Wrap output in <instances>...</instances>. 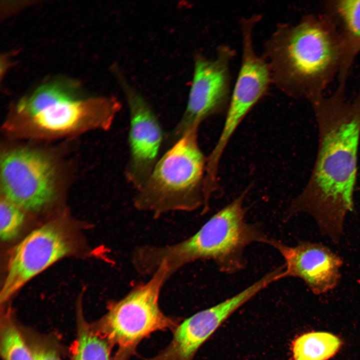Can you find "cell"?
Returning a JSON list of instances; mask_svg holds the SVG:
<instances>
[{
  "instance_id": "e0dca14e",
  "label": "cell",
  "mask_w": 360,
  "mask_h": 360,
  "mask_svg": "<svg viewBox=\"0 0 360 360\" xmlns=\"http://www.w3.org/2000/svg\"><path fill=\"white\" fill-rule=\"evenodd\" d=\"M0 336L4 360H34L22 332L8 314L1 316Z\"/></svg>"
},
{
  "instance_id": "3957f363",
  "label": "cell",
  "mask_w": 360,
  "mask_h": 360,
  "mask_svg": "<svg viewBox=\"0 0 360 360\" xmlns=\"http://www.w3.org/2000/svg\"><path fill=\"white\" fill-rule=\"evenodd\" d=\"M248 190L249 188L221 208L188 238L172 245L144 246L140 253L144 270L152 273L165 266L172 274L198 260H212L226 274L244 269L246 248L254 242L266 243L268 238L260 224L246 220L244 202Z\"/></svg>"
},
{
  "instance_id": "277c9868",
  "label": "cell",
  "mask_w": 360,
  "mask_h": 360,
  "mask_svg": "<svg viewBox=\"0 0 360 360\" xmlns=\"http://www.w3.org/2000/svg\"><path fill=\"white\" fill-rule=\"evenodd\" d=\"M76 83L58 80L42 84L12 108L8 128L24 136H64L110 128L122 104L114 96L82 98Z\"/></svg>"
},
{
  "instance_id": "6da1fadb",
  "label": "cell",
  "mask_w": 360,
  "mask_h": 360,
  "mask_svg": "<svg viewBox=\"0 0 360 360\" xmlns=\"http://www.w3.org/2000/svg\"><path fill=\"white\" fill-rule=\"evenodd\" d=\"M346 86L338 83L330 96L310 103L318 128L316 158L308 182L286 216L309 214L322 234L335 244L344 235L346 216L354 208L360 141V90L348 99Z\"/></svg>"
},
{
  "instance_id": "ba28073f",
  "label": "cell",
  "mask_w": 360,
  "mask_h": 360,
  "mask_svg": "<svg viewBox=\"0 0 360 360\" xmlns=\"http://www.w3.org/2000/svg\"><path fill=\"white\" fill-rule=\"evenodd\" d=\"M113 72L125 96L130 114L129 157L126 180L138 190L146 182L160 158L166 134L156 112L116 65Z\"/></svg>"
},
{
  "instance_id": "9a60e30c",
  "label": "cell",
  "mask_w": 360,
  "mask_h": 360,
  "mask_svg": "<svg viewBox=\"0 0 360 360\" xmlns=\"http://www.w3.org/2000/svg\"><path fill=\"white\" fill-rule=\"evenodd\" d=\"M342 343L336 336L326 332H310L292 342L294 360H328L338 351Z\"/></svg>"
},
{
  "instance_id": "ac0fdd59",
  "label": "cell",
  "mask_w": 360,
  "mask_h": 360,
  "mask_svg": "<svg viewBox=\"0 0 360 360\" xmlns=\"http://www.w3.org/2000/svg\"><path fill=\"white\" fill-rule=\"evenodd\" d=\"M24 210L2 197L0 206V236L2 240L8 242L16 238L24 220Z\"/></svg>"
},
{
  "instance_id": "7a4b0ae2",
  "label": "cell",
  "mask_w": 360,
  "mask_h": 360,
  "mask_svg": "<svg viewBox=\"0 0 360 360\" xmlns=\"http://www.w3.org/2000/svg\"><path fill=\"white\" fill-rule=\"evenodd\" d=\"M272 84L288 96L311 102L343 73L346 52L338 32L323 14L280 24L264 44Z\"/></svg>"
},
{
  "instance_id": "9c48e42d",
  "label": "cell",
  "mask_w": 360,
  "mask_h": 360,
  "mask_svg": "<svg viewBox=\"0 0 360 360\" xmlns=\"http://www.w3.org/2000/svg\"><path fill=\"white\" fill-rule=\"evenodd\" d=\"M56 180L51 160L39 152L18 148L2 156L3 197L23 210L37 212L50 204L55 196Z\"/></svg>"
},
{
  "instance_id": "5bb4252c",
  "label": "cell",
  "mask_w": 360,
  "mask_h": 360,
  "mask_svg": "<svg viewBox=\"0 0 360 360\" xmlns=\"http://www.w3.org/2000/svg\"><path fill=\"white\" fill-rule=\"evenodd\" d=\"M322 14L344 42L346 61L340 79L347 80L350 67L360 52V0L325 1Z\"/></svg>"
},
{
  "instance_id": "30bf717a",
  "label": "cell",
  "mask_w": 360,
  "mask_h": 360,
  "mask_svg": "<svg viewBox=\"0 0 360 360\" xmlns=\"http://www.w3.org/2000/svg\"><path fill=\"white\" fill-rule=\"evenodd\" d=\"M72 249L68 232L58 221L48 222L30 232L16 246L9 260L0 294L1 303Z\"/></svg>"
},
{
  "instance_id": "2e32d148",
  "label": "cell",
  "mask_w": 360,
  "mask_h": 360,
  "mask_svg": "<svg viewBox=\"0 0 360 360\" xmlns=\"http://www.w3.org/2000/svg\"><path fill=\"white\" fill-rule=\"evenodd\" d=\"M78 335L72 360H110L112 348L108 341L79 316Z\"/></svg>"
},
{
  "instance_id": "52a82bcc",
  "label": "cell",
  "mask_w": 360,
  "mask_h": 360,
  "mask_svg": "<svg viewBox=\"0 0 360 360\" xmlns=\"http://www.w3.org/2000/svg\"><path fill=\"white\" fill-rule=\"evenodd\" d=\"M234 50L220 46L213 58L196 54L188 101L176 126L166 134L164 146L168 148L190 127L227 110L231 95L230 64Z\"/></svg>"
},
{
  "instance_id": "7c38bea8",
  "label": "cell",
  "mask_w": 360,
  "mask_h": 360,
  "mask_svg": "<svg viewBox=\"0 0 360 360\" xmlns=\"http://www.w3.org/2000/svg\"><path fill=\"white\" fill-rule=\"evenodd\" d=\"M266 244L282 256L286 277L300 278L314 294L326 293L340 284L343 260L324 244L300 241L290 246L269 238Z\"/></svg>"
},
{
  "instance_id": "4fadbf2b",
  "label": "cell",
  "mask_w": 360,
  "mask_h": 360,
  "mask_svg": "<svg viewBox=\"0 0 360 360\" xmlns=\"http://www.w3.org/2000/svg\"><path fill=\"white\" fill-rule=\"evenodd\" d=\"M269 88L266 78L258 72L244 69L238 72L226 112L224 126L216 144L208 156L212 168L219 166L220 160L236 130Z\"/></svg>"
},
{
  "instance_id": "8fae6325",
  "label": "cell",
  "mask_w": 360,
  "mask_h": 360,
  "mask_svg": "<svg viewBox=\"0 0 360 360\" xmlns=\"http://www.w3.org/2000/svg\"><path fill=\"white\" fill-rule=\"evenodd\" d=\"M271 284L270 278L264 276L232 297L186 320L173 332L170 344L145 360H193L198 348L227 318Z\"/></svg>"
},
{
  "instance_id": "5b68a950",
  "label": "cell",
  "mask_w": 360,
  "mask_h": 360,
  "mask_svg": "<svg viewBox=\"0 0 360 360\" xmlns=\"http://www.w3.org/2000/svg\"><path fill=\"white\" fill-rule=\"evenodd\" d=\"M196 124L160 156L150 177L136 190L133 204L154 218L172 212H206L204 192L207 156Z\"/></svg>"
},
{
  "instance_id": "d6986e66",
  "label": "cell",
  "mask_w": 360,
  "mask_h": 360,
  "mask_svg": "<svg viewBox=\"0 0 360 360\" xmlns=\"http://www.w3.org/2000/svg\"><path fill=\"white\" fill-rule=\"evenodd\" d=\"M22 334L34 360H61L57 350L48 340L30 332Z\"/></svg>"
},
{
  "instance_id": "8992f818",
  "label": "cell",
  "mask_w": 360,
  "mask_h": 360,
  "mask_svg": "<svg viewBox=\"0 0 360 360\" xmlns=\"http://www.w3.org/2000/svg\"><path fill=\"white\" fill-rule=\"evenodd\" d=\"M171 276L166 266H160L148 282L112 303L106 314L92 326L112 346H118L112 360H128L139 342L151 333L174 332L178 327V320L166 316L158 306L162 288Z\"/></svg>"
}]
</instances>
